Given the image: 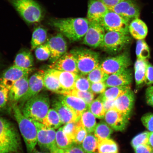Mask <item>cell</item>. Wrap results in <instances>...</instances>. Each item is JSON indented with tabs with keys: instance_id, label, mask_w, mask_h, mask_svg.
Listing matches in <instances>:
<instances>
[{
	"instance_id": "obj_24",
	"label": "cell",
	"mask_w": 153,
	"mask_h": 153,
	"mask_svg": "<svg viewBox=\"0 0 153 153\" xmlns=\"http://www.w3.org/2000/svg\"><path fill=\"white\" fill-rule=\"evenodd\" d=\"M129 30L131 35L137 40L144 39L148 33L146 25L139 18L134 19L130 23Z\"/></svg>"
},
{
	"instance_id": "obj_11",
	"label": "cell",
	"mask_w": 153,
	"mask_h": 153,
	"mask_svg": "<svg viewBox=\"0 0 153 153\" xmlns=\"http://www.w3.org/2000/svg\"><path fill=\"white\" fill-rule=\"evenodd\" d=\"M109 10L129 23L134 19L138 18L140 15V9L134 0H125Z\"/></svg>"
},
{
	"instance_id": "obj_23",
	"label": "cell",
	"mask_w": 153,
	"mask_h": 153,
	"mask_svg": "<svg viewBox=\"0 0 153 153\" xmlns=\"http://www.w3.org/2000/svg\"><path fill=\"white\" fill-rule=\"evenodd\" d=\"M48 70L58 78L63 91H68L74 89L78 74L50 68Z\"/></svg>"
},
{
	"instance_id": "obj_35",
	"label": "cell",
	"mask_w": 153,
	"mask_h": 153,
	"mask_svg": "<svg viewBox=\"0 0 153 153\" xmlns=\"http://www.w3.org/2000/svg\"><path fill=\"white\" fill-rule=\"evenodd\" d=\"M113 132V129L106 122L101 121L97 124L94 132L98 139H110Z\"/></svg>"
},
{
	"instance_id": "obj_43",
	"label": "cell",
	"mask_w": 153,
	"mask_h": 153,
	"mask_svg": "<svg viewBox=\"0 0 153 153\" xmlns=\"http://www.w3.org/2000/svg\"><path fill=\"white\" fill-rule=\"evenodd\" d=\"M88 134L87 131L82 127L78 120L76 122V128L73 141L74 143L81 145Z\"/></svg>"
},
{
	"instance_id": "obj_19",
	"label": "cell",
	"mask_w": 153,
	"mask_h": 153,
	"mask_svg": "<svg viewBox=\"0 0 153 153\" xmlns=\"http://www.w3.org/2000/svg\"><path fill=\"white\" fill-rule=\"evenodd\" d=\"M109 9L97 0H89L87 19L89 22L100 23Z\"/></svg>"
},
{
	"instance_id": "obj_37",
	"label": "cell",
	"mask_w": 153,
	"mask_h": 153,
	"mask_svg": "<svg viewBox=\"0 0 153 153\" xmlns=\"http://www.w3.org/2000/svg\"><path fill=\"white\" fill-rule=\"evenodd\" d=\"M137 59L147 60L150 57V48L144 39L137 40L136 48Z\"/></svg>"
},
{
	"instance_id": "obj_46",
	"label": "cell",
	"mask_w": 153,
	"mask_h": 153,
	"mask_svg": "<svg viewBox=\"0 0 153 153\" xmlns=\"http://www.w3.org/2000/svg\"><path fill=\"white\" fill-rule=\"evenodd\" d=\"M107 88L105 82L91 83L90 91L95 95L102 94Z\"/></svg>"
},
{
	"instance_id": "obj_30",
	"label": "cell",
	"mask_w": 153,
	"mask_h": 153,
	"mask_svg": "<svg viewBox=\"0 0 153 153\" xmlns=\"http://www.w3.org/2000/svg\"><path fill=\"white\" fill-rule=\"evenodd\" d=\"M47 37V30L46 29L41 26L35 28L32 33L31 41L32 50L38 47L43 45Z\"/></svg>"
},
{
	"instance_id": "obj_42",
	"label": "cell",
	"mask_w": 153,
	"mask_h": 153,
	"mask_svg": "<svg viewBox=\"0 0 153 153\" xmlns=\"http://www.w3.org/2000/svg\"><path fill=\"white\" fill-rule=\"evenodd\" d=\"M150 132L145 131L138 134L134 137L131 142L132 147L134 149L139 145L149 144V137Z\"/></svg>"
},
{
	"instance_id": "obj_17",
	"label": "cell",
	"mask_w": 153,
	"mask_h": 153,
	"mask_svg": "<svg viewBox=\"0 0 153 153\" xmlns=\"http://www.w3.org/2000/svg\"><path fill=\"white\" fill-rule=\"evenodd\" d=\"M104 119L113 130L118 131H122L126 129L129 120L114 109L106 112Z\"/></svg>"
},
{
	"instance_id": "obj_52",
	"label": "cell",
	"mask_w": 153,
	"mask_h": 153,
	"mask_svg": "<svg viewBox=\"0 0 153 153\" xmlns=\"http://www.w3.org/2000/svg\"><path fill=\"white\" fill-rule=\"evenodd\" d=\"M102 3L109 9L125 0H97Z\"/></svg>"
},
{
	"instance_id": "obj_27",
	"label": "cell",
	"mask_w": 153,
	"mask_h": 153,
	"mask_svg": "<svg viewBox=\"0 0 153 153\" xmlns=\"http://www.w3.org/2000/svg\"><path fill=\"white\" fill-rule=\"evenodd\" d=\"M96 118L88 109L81 114L79 121L88 133H92L94 132L97 124Z\"/></svg>"
},
{
	"instance_id": "obj_51",
	"label": "cell",
	"mask_w": 153,
	"mask_h": 153,
	"mask_svg": "<svg viewBox=\"0 0 153 153\" xmlns=\"http://www.w3.org/2000/svg\"><path fill=\"white\" fill-rule=\"evenodd\" d=\"M64 151L65 153H85L81 145L74 143L69 148Z\"/></svg>"
},
{
	"instance_id": "obj_38",
	"label": "cell",
	"mask_w": 153,
	"mask_h": 153,
	"mask_svg": "<svg viewBox=\"0 0 153 153\" xmlns=\"http://www.w3.org/2000/svg\"><path fill=\"white\" fill-rule=\"evenodd\" d=\"M56 143L59 148L64 150L68 149L74 143L65 134L62 127L59 128L56 131Z\"/></svg>"
},
{
	"instance_id": "obj_20",
	"label": "cell",
	"mask_w": 153,
	"mask_h": 153,
	"mask_svg": "<svg viewBox=\"0 0 153 153\" xmlns=\"http://www.w3.org/2000/svg\"><path fill=\"white\" fill-rule=\"evenodd\" d=\"M58 99L75 113L79 118L82 113L88 109L89 105L82 99L78 97L72 96L60 95Z\"/></svg>"
},
{
	"instance_id": "obj_29",
	"label": "cell",
	"mask_w": 153,
	"mask_h": 153,
	"mask_svg": "<svg viewBox=\"0 0 153 153\" xmlns=\"http://www.w3.org/2000/svg\"><path fill=\"white\" fill-rule=\"evenodd\" d=\"M42 123L48 127L55 129H58L63 124L58 114L53 108H50Z\"/></svg>"
},
{
	"instance_id": "obj_56",
	"label": "cell",
	"mask_w": 153,
	"mask_h": 153,
	"mask_svg": "<svg viewBox=\"0 0 153 153\" xmlns=\"http://www.w3.org/2000/svg\"><path fill=\"white\" fill-rule=\"evenodd\" d=\"M33 153H48L47 152H39V151L35 150H34Z\"/></svg>"
},
{
	"instance_id": "obj_53",
	"label": "cell",
	"mask_w": 153,
	"mask_h": 153,
	"mask_svg": "<svg viewBox=\"0 0 153 153\" xmlns=\"http://www.w3.org/2000/svg\"><path fill=\"white\" fill-rule=\"evenodd\" d=\"M102 101L106 112L110 110H115V100H105Z\"/></svg>"
},
{
	"instance_id": "obj_12",
	"label": "cell",
	"mask_w": 153,
	"mask_h": 153,
	"mask_svg": "<svg viewBox=\"0 0 153 153\" xmlns=\"http://www.w3.org/2000/svg\"><path fill=\"white\" fill-rule=\"evenodd\" d=\"M45 71L40 70L29 78L28 88L27 92L19 101L20 108H22L27 101L39 94L44 87V76Z\"/></svg>"
},
{
	"instance_id": "obj_13",
	"label": "cell",
	"mask_w": 153,
	"mask_h": 153,
	"mask_svg": "<svg viewBox=\"0 0 153 153\" xmlns=\"http://www.w3.org/2000/svg\"><path fill=\"white\" fill-rule=\"evenodd\" d=\"M33 68L26 69L13 65L4 73L0 78V82L9 90L16 81L28 76Z\"/></svg>"
},
{
	"instance_id": "obj_1",
	"label": "cell",
	"mask_w": 153,
	"mask_h": 153,
	"mask_svg": "<svg viewBox=\"0 0 153 153\" xmlns=\"http://www.w3.org/2000/svg\"><path fill=\"white\" fill-rule=\"evenodd\" d=\"M47 23L72 42L83 38L89 23L87 18H51Z\"/></svg>"
},
{
	"instance_id": "obj_33",
	"label": "cell",
	"mask_w": 153,
	"mask_h": 153,
	"mask_svg": "<svg viewBox=\"0 0 153 153\" xmlns=\"http://www.w3.org/2000/svg\"><path fill=\"white\" fill-rule=\"evenodd\" d=\"M59 94L70 95L81 99L89 105L94 100L95 95L91 91H82L72 89L68 91H63Z\"/></svg>"
},
{
	"instance_id": "obj_34",
	"label": "cell",
	"mask_w": 153,
	"mask_h": 153,
	"mask_svg": "<svg viewBox=\"0 0 153 153\" xmlns=\"http://www.w3.org/2000/svg\"><path fill=\"white\" fill-rule=\"evenodd\" d=\"M88 110L96 118L99 119L104 118L106 111L103 101L100 97L94 99L89 105Z\"/></svg>"
},
{
	"instance_id": "obj_10",
	"label": "cell",
	"mask_w": 153,
	"mask_h": 153,
	"mask_svg": "<svg viewBox=\"0 0 153 153\" xmlns=\"http://www.w3.org/2000/svg\"><path fill=\"white\" fill-rule=\"evenodd\" d=\"M88 28L83 38V44L96 48L102 43L106 30L100 23L89 22Z\"/></svg>"
},
{
	"instance_id": "obj_3",
	"label": "cell",
	"mask_w": 153,
	"mask_h": 153,
	"mask_svg": "<svg viewBox=\"0 0 153 153\" xmlns=\"http://www.w3.org/2000/svg\"><path fill=\"white\" fill-rule=\"evenodd\" d=\"M50 100L45 94H39L25 103L20 108L25 116L32 121L42 123L50 107Z\"/></svg>"
},
{
	"instance_id": "obj_21",
	"label": "cell",
	"mask_w": 153,
	"mask_h": 153,
	"mask_svg": "<svg viewBox=\"0 0 153 153\" xmlns=\"http://www.w3.org/2000/svg\"><path fill=\"white\" fill-rule=\"evenodd\" d=\"M52 108L60 116L63 124L77 122L80 118L73 111L63 104L59 99H54L52 103Z\"/></svg>"
},
{
	"instance_id": "obj_58",
	"label": "cell",
	"mask_w": 153,
	"mask_h": 153,
	"mask_svg": "<svg viewBox=\"0 0 153 153\" xmlns=\"http://www.w3.org/2000/svg\"><path fill=\"white\" fill-rule=\"evenodd\" d=\"M151 153H153V151H152V152Z\"/></svg>"
},
{
	"instance_id": "obj_18",
	"label": "cell",
	"mask_w": 153,
	"mask_h": 153,
	"mask_svg": "<svg viewBox=\"0 0 153 153\" xmlns=\"http://www.w3.org/2000/svg\"><path fill=\"white\" fill-rule=\"evenodd\" d=\"M133 76L131 69L129 68L121 71L109 75L105 83L107 88L116 86L131 85Z\"/></svg>"
},
{
	"instance_id": "obj_41",
	"label": "cell",
	"mask_w": 153,
	"mask_h": 153,
	"mask_svg": "<svg viewBox=\"0 0 153 153\" xmlns=\"http://www.w3.org/2000/svg\"><path fill=\"white\" fill-rule=\"evenodd\" d=\"M35 55L38 60L41 61L47 60L51 56L50 50L46 44H43L35 49Z\"/></svg>"
},
{
	"instance_id": "obj_16",
	"label": "cell",
	"mask_w": 153,
	"mask_h": 153,
	"mask_svg": "<svg viewBox=\"0 0 153 153\" xmlns=\"http://www.w3.org/2000/svg\"><path fill=\"white\" fill-rule=\"evenodd\" d=\"M49 68L60 71L79 74L75 57L70 51L65 53L56 62L52 63Z\"/></svg>"
},
{
	"instance_id": "obj_54",
	"label": "cell",
	"mask_w": 153,
	"mask_h": 153,
	"mask_svg": "<svg viewBox=\"0 0 153 153\" xmlns=\"http://www.w3.org/2000/svg\"><path fill=\"white\" fill-rule=\"evenodd\" d=\"M50 152V153H65L64 150L59 149L57 147L51 150Z\"/></svg>"
},
{
	"instance_id": "obj_48",
	"label": "cell",
	"mask_w": 153,
	"mask_h": 153,
	"mask_svg": "<svg viewBox=\"0 0 153 153\" xmlns=\"http://www.w3.org/2000/svg\"><path fill=\"white\" fill-rule=\"evenodd\" d=\"M144 83L149 86L153 84V66L148 62L147 64Z\"/></svg>"
},
{
	"instance_id": "obj_5",
	"label": "cell",
	"mask_w": 153,
	"mask_h": 153,
	"mask_svg": "<svg viewBox=\"0 0 153 153\" xmlns=\"http://www.w3.org/2000/svg\"><path fill=\"white\" fill-rule=\"evenodd\" d=\"M76 59L79 74L87 76L100 66L99 53L91 50L79 48L70 51Z\"/></svg>"
},
{
	"instance_id": "obj_8",
	"label": "cell",
	"mask_w": 153,
	"mask_h": 153,
	"mask_svg": "<svg viewBox=\"0 0 153 153\" xmlns=\"http://www.w3.org/2000/svg\"><path fill=\"white\" fill-rule=\"evenodd\" d=\"M32 121L37 128V144L40 148L50 152L56 148L55 129L48 127L41 122Z\"/></svg>"
},
{
	"instance_id": "obj_50",
	"label": "cell",
	"mask_w": 153,
	"mask_h": 153,
	"mask_svg": "<svg viewBox=\"0 0 153 153\" xmlns=\"http://www.w3.org/2000/svg\"><path fill=\"white\" fill-rule=\"evenodd\" d=\"M145 98L147 104L153 107V86H149L147 88L145 92Z\"/></svg>"
},
{
	"instance_id": "obj_45",
	"label": "cell",
	"mask_w": 153,
	"mask_h": 153,
	"mask_svg": "<svg viewBox=\"0 0 153 153\" xmlns=\"http://www.w3.org/2000/svg\"><path fill=\"white\" fill-rule=\"evenodd\" d=\"M62 127L65 134L73 142L76 128V122L65 124Z\"/></svg>"
},
{
	"instance_id": "obj_6",
	"label": "cell",
	"mask_w": 153,
	"mask_h": 153,
	"mask_svg": "<svg viewBox=\"0 0 153 153\" xmlns=\"http://www.w3.org/2000/svg\"><path fill=\"white\" fill-rule=\"evenodd\" d=\"M129 34L119 32H107L99 48L105 52L111 54L120 53L131 43Z\"/></svg>"
},
{
	"instance_id": "obj_36",
	"label": "cell",
	"mask_w": 153,
	"mask_h": 153,
	"mask_svg": "<svg viewBox=\"0 0 153 153\" xmlns=\"http://www.w3.org/2000/svg\"><path fill=\"white\" fill-rule=\"evenodd\" d=\"M98 139L92 133H88L81 144L85 153L95 152L98 146Z\"/></svg>"
},
{
	"instance_id": "obj_31",
	"label": "cell",
	"mask_w": 153,
	"mask_h": 153,
	"mask_svg": "<svg viewBox=\"0 0 153 153\" xmlns=\"http://www.w3.org/2000/svg\"><path fill=\"white\" fill-rule=\"evenodd\" d=\"M147 60L137 59L134 65V77L137 86L142 85L144 83L146 74Z\"/></svg>"
},
{
	"instance_id": "obj_25",
	"label": "cell",
	"mask_w": 153,
	"mask_h": 153,
	"mask_svg": "<svg viewBox=\"0 0 153 153\" xmlns=\"http://www.w3.org/2000/svg\"><path fill=\"white\" fill-rule=\"evenodd\" d=\"M99 97L102 100H116L131 90L130 85L116 86L108 88Z\"/></svg>"
},
{
	"instance_id": "obj_22",
	"label": "cell",
	"mask_w": 153,
	"mask_h": 153,
	"mask_svg": "<svg viewBox=\"0 0 153 153\" xmlns=\"http://www.w3.org/2000/svg\"><path fill=\"white\" fill-rule=\"evenodd\" d=\"M28 76L16 81L10 89L9 100L13 103L19 102L27 92L28 88Z\"/></svg>"
},
{
	"instance_id": "obj_9",
	"label": "cell",
	"mask_w": 153,
	"mask_h": 153,
	"mask_svg": "<svg viewBox=\"0 0 153 153\" xmlns=\"http://www.w3.org/2000/svg\"><path fill=\"white\" fill-rule=\"evenodd\" d=\"M100 23L107 32H117L129 34L130 23L110 10L103 17Z\"/></svg>"
},
{
	"instance_id": "obj_2",
	"label": "cell",
	"mask_w": 153,
	"mask_h": 153,
	"mask_svg": "<svg viewBox=\"0 0 153 153\" xmlns=\"http://www.w3.org/2000/svg\"><path fill=\"white\" fill-rule=\"evenodd\" d=\"M12 108L14 118L18 124L28 153H32L37 144V130L35 124L24 115L17 103H13Z\"/></svg>"
},
{
	"instance_id": "obj_32",
	"label": "cell",
	"mask_w": 153,
	"mask_h": 153,
	"mask_svg": "<svg viewBox=\"0 0 153 153\" xmlns=\"http://www.w3.org/2000/svg\"><path fill=\"white\" fill-rule=\"evenodd\" d=\"M98 153H118L117 143L112 139H98Z\"/></svg>"
},
{
	"instance_id": "obj_26",
	"label": "cell",
	"mask_w": 153,
	"mask_h": 153,
	"mask_svg": "<svg viewBox=\"0 0 153 153\" xmlns=\"http://www.w3.org/2000/svg\"><path fill=\"white\" fill-rule=\"evenodd\" d=\"M43 81L44 87L49 91L58 94L63 91L58 78L48 70L45 71Z\"/></svg>"
},
{
	"instance_id": "obj_57",
	"label": "cell",
	"mask_w": 153,
	"mask_h": 153,
	"mask_svg": "<svg viewBox=\"0 0 153 153\" xmlns=\"http://www.w3.org/2000/svg\"><path fill=\"white\" fill-rule=\"evenodd\" d=\"M97 153L96 152H93V153Z\"/></svg>"
},
{
	"instance_id": "obj_55",
	"label": "cell",
	"mask_w": 153,
	"mask_h": 153,
	"mask_svg": "<svg viewBox=\"0 0 153 153\" xmlns=\"http://www.w3.org/2000/svg\"><path fill=\"white\" fill-rule=\"evenodd\" d=\"M149 143L153 148V132H150Z\"/></svg>"
},
{
	"instance_id": "obj_14",
	"label": "cell",
	"mask_w": 153,
	"mask_h": 153,
	"mask_svg": "<svg viewBox=\"0 0 153 153\" xmlns=\"http://www.w3.org/2000/svg\"><path fill=\"white\" fill-rule=\"evenodd\" d=\"M51 52L50 60L52 63L60 58L67 53L68 45L64 36L60 33L52 36L46 43Z\"/></svg>"
},
{
	"instance_id": "obj_40",
	"label": "cell",
	"mask_w": 153,
	"mask_h": 153,
	"mask_svg": "<svg viewBox=\"0 0 153 153\" xmlns=\"http://www.w3.org/2000/svg\"><path fill=\"white\" fill-rule=\"evenodd\" d=\"M85 76L78 74L74 89L82 91H91V83Z\"/></svg>"
},
{
	"instance_id": "obj_44",
	"label": "cell",
	"mask_w": 153,
	"mask_h": 153,
	"mask_svg": "<svg viewBox=\"0 0 153 153\" xmlns=\"http://www.w3.org/2000/svg\"><path fill=\"white\" fill-rule=\"evenodd\" d=\"M9 90L0 82V111L4 109L7 106L9 100Z\"/></svg>"
},
{
	"instance_id": "obj_4",
	"label": "cell",
	"mask_w": 153,
	"mask_h": 153,
	"mask_svg": "<svg viewBox=\"0 0 153 153\" xmlns=\"http://www.w3.org/2000/svg\"><path fill=\"white\" fill-rule=\"evenodd\" d=\"M14 8L27 24L41 22L45 13L42 7L35 0H9Z\"/></svg>"
},
{
	"instance_id": "obj_49",
	"label": "cell",
	"mask_w": 153,
	"mask_h": 153,
	"mask_svg": "<svg viewBox=\"0 0 153 153\" xmlns=\"http://www.w3.org/2000/svg\"><path fill=\"white\" fill-rule=\"evenodd\" d=\"M135 153H151L153 151V148L150 144L139 145L134 149Z\"/></svg>"
},
{
	"instance_id": "obj_7",
	"label": "cell",
	"mask_w": 153,
	"mask_h": 153,
	"mask_svg": "<svg viewBox=\"0 0 153 153\" xmlns=\"http://www.w3.org/2000/svg\"><path fill=\"white\" fill-rule=\"evenodd\" d=\"M131 57L127 52L107 57L100 64L104 72L108 75L128 68L131 64Z\"/></svg>"
},
{
	"instance_id": "obj_15",
	"label": "cell",
	"mask_w": 153,
	"mask_h": 153,
	"mask_svg": "<svg viewBox=\"0 0 153 153\" xmlns=\"http://www.w3.org/2000/svg\"><path fill=\"white\" fill-rule=\"evenodd\" d=\"M135 96L130 90L115 101V110L129 119L134 105Z\"/></svg>"
},
{
	"instance_id": "obj_39",
	"label": "cell",
	"mask_w": 153,
	"mask_h": 153,
	"mask_svg": "<svg viewBox=\"0 0 153 153\" xmlns=\"http://www.w3.org/2000/svg\"><path fill=\"white\" fill-rule=\"evenodd\" d=\"M109 75L107 74L99 66L92 71L86 76L91 83L105 82Z\"/></svg>"
},
{
	"instance_id": "obj_47",
	"label": "cell",
	"mask_w": 153,
	"mask_h": 153,
	"mask_svg": "<svg viewBox=\"0 0 153 153\" xmlns=\"http://www.w3.org/2000/svg\"><path fill=\"white\" fill-rule=\"evenodd\" d=\"M143 126L150 132H153V114L148 113L144 114L141 118Z\"/></svg>"
},
{
	"instance_id": "obj_28",
	"label": "cell",
	"mask_w": 153,
	"mask_h": 153,
	"mask_svg": "<svg viewBox=\"0 0 153 153\" xmlns=\"http://www.w3.org/2000/svg\"><path fill=\"white\" fill-rule=\"evenodd\" d=\"M33 64V57L31 53L24 51H21L16 55L14 65L22 68L29 69L32 68Z\"/></svg>"
}]
</instances>
